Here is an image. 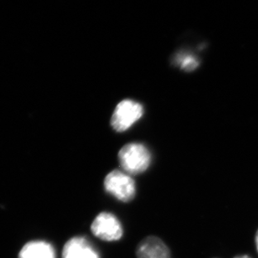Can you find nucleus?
I'll use <instances>...</instances> for the list:
<instances>
[{"instance_id": "f257e3e1", "label": "nucleus", "mask_w": 258, "mask_h": 258, "mask_svg": "<svg viewBox=\"0 0 258 258\" xmlns=\"http://www.w3.org/2000/svg\"><path fill=\"white\" fill-rule=\"evenodd\" d=\"M118 161L123 171L127 174H142L151 164V153L144 144L128 143L118 152Z\"/></svg>"}, {"instance_id": "f03ea898", "label": "nucleus", "mask_w": 258, "mask_h": 258, "mask_svg": "<svg viewBox=\"0 0 258 258\" xmlns=\"http://www.w3.org/2000/svg\"><path fill=\"white\" fill-rule=\"evenodd\" d=\"M105 190L121 202H129L136 196V184L130 174L113 169L105 177Z\"/></svg>"}, {"instance_id": "7ed1b4c3", "label": "nucleus", "mask_w": 258, "mask_h": 258, "mask_svg": "<svg viewBox=\"0 0 258 258\" xmlns=\"http://www.w3.org/2000/svg\"><path fill=\"white\" fill-rule=\"evenodd\" d=\"M141 103L131 99L122 100L115 107L111 117V126L118 133L127 131L144 115Z\"/></svg>"}, {"instance_id": "20e7f679", "label": "nucleus", "mask_w": 258, "mask_h": 258, "mask_svg": "<svg viewBox=\"0 0 258 258\" xmlns=\"http://www.w3.org/2000/svg\"><path fill=\"white\" fill-rule=\"evenodd\" d=\"M91 230L97 238L105 241H117L122 238L123 229L117 216L110 212H102L94 219Z\"/></svg>"}, {"instance_id": "39448f33", "label": "nucleus", "mask_w": 258, "mask_h": 258, "mask_svg": "<svg viewBox=\"0 0 258 258\" xmlns=\"http://www.w3.org/2000/svg\"><path fill=\"white\" fill-rule=\"evenodd\" d=\"M137 258H171L170 250L157 236H147L137 246Z\"/></svg>"}, {"instance_id": "423d86ee", "label": "nucleus", "mask_w": 258, "mask_h": 258, "mask_svg": "<svg viewBox=\"0 0 258 258\" xmlns=\"http://www.w3.org/2000/svg\"><path fill=\"white\" fill-rule=\"evenodd\" d=\"M63 258H100L99 254L83 236L70 239L64 246Z\"/></svg>"}, {"instance_id": "0eeeda50", "label": "nucleus", "mask_w": 258, "mask_h": 258, "mask_svg": "<svg viewBox=\"0 0 258 258\" xmlns=\"http://www.w3.org/2000/svg\"><path fill=\"white\" fill-rule=\"evenodd\" d=\"M19 258H55V250L45 241H30L21 249Z\"/></svg>"}, {"instance_id": "6e6552de", "label": "nucleus", "mask_w": 258, "mask_h": 258, "mask_svg": "<svg viewBox=\"0 0 258 258\" xmlns=\"http://www.w3.org/2000/svg\"><path fill=\"white\" fill-rule=\"evenodd\" d=\"M180 66L184 71H193L198 67V61L195 57L187 56L180 62Z\"/></svg>"}, {"instance_id": "1a4fd4ad", "label": "nucleus", "mask_w": 258, "mask_h": 258, "mask_svg": "<svg viewBox=\"0 0 258 258\" xmlns=\"http://www.w3.org/2000/svg\"><path fill=\"white\" fill-rule=\"evenodd\" d=\"M234 258H251L249 256H246V255H241V256H237L236 257Z\"/></svg>"}, {"instance_id": "9d476101", "label": "nucleus", "mask_w": 258, "mask_h": 258, "mask_svg": "<svg viewBox=\"0 0 258 258\" xmlns=\"http://www.w3.org/2000/svg\"><path fill=\"white\" fill-rule=\"evenodd\" d=\"M256 249H257V251H258V231H257V232H256Z\"/></svg>"}]
</instances>
